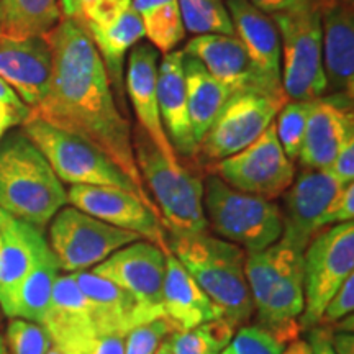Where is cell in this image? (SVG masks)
Instances as JSON below:
<instances>
[{"label": "cell", "instance_id": "1", "mask_svg": "<svg viewBox=\"0 0 354 354\" xmlns=\"http://www.w3.org/2000/svg\"><path fill=\"white\" fill-rule=\"evenodd\" d=\"M46 38L53 53L51 77L43 100L30 113L95 146L153 201L136 165L130 123L118 109L91 37L76 21L63 19Z\"/></svg>", "mask_w": 354, "mask_h": 354}, {"label": "cell", "instance_id": "2", "mask_svg": "<svg viewBox=\"0 0 354 354\" xmlns=\"http://www.w3.org/2000/svg\"><path fill=\"white\" fill-rule=\"evenodd\" d=\"M169 251L218 308L233 328L251 320L254 307L245 274L243 248L209 233L171 234Z\"/></svg>", "mask_w": 354, "mask_h": 354}, {"label": "cell", "instance_id": "3", "mask_svg": "<svg viewBox=\"0 0 354 354\" xmlns=\"http://www.w3.org/2000/svg\"><path fill=\"white\" fill-rule=\"evenodd\" d=\"M245 274L258 325L279 342H295L305 305L304 253L279 240L258 253H246Z\"/></svg>", "mask_w": 354, "mask_h": 354}, {"label": "cell", "instance_id": "4", "mask_svg": "<svg viewBox=\"0 0 354 354\" xmlns=\"http://www.w3.org/2000/svg\"><path fill=\"white\" fill-rule=\"evenodd\" d=\"M68 205V194L50 162L24 131L0 140V209L44 228Z\"/></svg>", "mask_w": 354, "mask_h": 354}, {"label": "cell", "instance_id": "5", "mask_svg": "<svg viewBox=\"0 0 354 354\" xmlns=\"http://www.w3.org/2000/svg\"><path fill=\"white\" fill-rule=\"evenodd\" d=\"M141 179L151 190L159 218L169 234L205 233L203 183L183 166H171L141 130L133 138Z\"/></svg>", "mask_w": 354, "mask_h": 354}, {"label": "cell", "instance_id": "6", "mask_svg": "<svg viewBox=\"0 0 354 354\" xmlns=\"http://www.w3.org/2000/svg\"><path fill=\"white\" fill-rule=\"evenodd\" d=\"M281 38V79L287 100H315L326 92L320 0H302L272 13Z\"/></svg>", "mask_w": 354, "mask_h": 354}, {"label": "cell", "instance_id": "7", "mask_svg": "<svg viewBox=\"0 0 354 354\" xmlns=\"http://www.w3.org/2000/svg\"><path fill=\"white\" fill-rule=\"evenodd\" d=\"M21 131L46 158L61 183L71 185H105L128 190L141 198L159 216L153 201L145 197L140 189L95 146L32 113L21 125Z\"/></svg>", "mask_w": 354, "mask_h": 354}, {"label": "cell", "instance_id": "8", "mask_svg": "<svg viewBox=\"0 0 354 354\" xmlns=\"http://www.w3.org/2000/svg\"><path fill=\"white\" fill-rule=\"evenodd\" d=\"M203 210L207 223L221 240L258 253L282 236L281 209L269 198L240 192L218 176H209L203 184Z\"/></svg>", "mask_w": 354, "mask_h": 354}, {"label": "cell", "instance_id": "9", "mask_svg": "<svg viewBox=\"0 0 354 354\" xmlns=\"http://www.w3.org/2000/svg\"><path fill=\"white\" fill-rule=\"evenodd\" d=\"M354 274V223L320 230L304 251V312L300 330L318 325L326 304Z\"/></svg>", "mask_w": 354, "mask_h": 354}, {"label": "cell", "instance_id": "10", "mask_svg": "<svg viewBox=\"0 0 354 354\" xmlns=\"http://www.w3.org/2000/svg\"><path fill=\"white\" fill-rule=\"evenodd\" d=\"M50 245L66 272L88 271L140 234L112 227L74 207H63L50 221Z\"/></svg>", "mask_w": 354, "mask_h": 354}, {"label": "cell", "instance_id": "11", "mask_svg": "<svg viewBox=\"0 0 354 354\" xmlns=\"http://www.w3.org/2000/svg\"><path fill=\"white\" fill-rule=\"evenodd\" d=\"M214 172L230 187L269 201L282 196L295 179L294 161L279 143L274 122L254 143L215 161Z\"/></svg>", "mask_w": 354, "mask_h": 354}, {"label": "cell", "instance_id": "12", "mask_svg": "<svg viewBox=\"0 0 354 354\" xmlns=\"http://www.w3.org/2000/svg\"><path fill=\"white\" fill-rule=\"evenodd\" d=\"M284 104L286 100L258 92L232 95L198 143V154L215 162L240 153L268 130Z\"/></svg>", "mask_w": 354, "mask_h": 354}, {"label": "cell", "instance_id": "13", "mask_svg": "<svg viewBox=\"0 0 354 354\" xmlns=\"http://www.w3.org/2000/svg\"><path fill=\"white\" fill-rule=\"evenodd\" d=\"M66 194L68 203L74 209L112 227L140 234L161 250H169L166 230L159 216L135 194L105 185H71Z\"/></svg>", "mask_w": 354, "mask_h": 354}, {"label": "cell", "instance_id": "14", "mask_svg": "<svg viewBox=\"0 0 354 354\" xmlns=\"http://www.w3.org/2000/svg\"><path fill=\"white\" fill-rule=\"evenodd\" d=\"M342 185L328 171L307 169L295 176L286 190L281 241L304 253L312 238L322 230V216Z\"/></svg>", "mask_w": 354, "mask_h": 354}, {"label": "cell", "instance_id": "15", "mask_svg": "<svg viewBox=\"0 0 354 354\" xmlns=\"http://www.w3.org/2000/svg\"><path fill=\"white\" fill-rule=\"evenodd\" d=\"M91 272L112 281L135 295L146 307L165 315L162 286L166 274V251L154 243L133 241L94 266Z\"/></svg>", "mask_w": 354, "mask_h": 354}, {"label": "cell", "instance_id": "16", "mask_svg": "<svg viewBox=\"0 0 354 354\" xmlns=\"http://www.w3.org/2000/svg\"><path fill=\"white\" fill-rule=\"evenodd\" d=\"M183 51L184 55L201 61L212 76L223 84L233 95L241 92H258L287 102L284 92L271 86L261 76L234 35H196L189 39Z\"/></svg>", "mask_w": 354, "mask_h": 354}, {"label": "cell", "instance_id": "17", "mask_svg": "<svg viewBox=\"0 0 354 354\" xmlns=\"http://www.w3.org/2000/svg\"><path fill=\"white\" fill-rule=\"evenodd\" d=\"M159 51L149 43H138L128 53L125 92L141 130L171 166H180L179 156L167 138L158 105Z\"/></svg>", "mask_w": 354, "mask_h": 354}, {"label": "cell", "instance_id": "18", "mask_svg": "<svg viewBox=\"0 0 354 354\" xmlns=\"http://www.w3.org/2000/svg\"><path fill=\"white\" fill-rule=\"evenodd\" d=\"M53 53L44 37H7L0 33V79L19 94L30 110L37 109L48 91Z\"/></svg>", "mask_w": 354, "mask_h": 354}, {"label": "cell", "instance_id": "19", "mask_svg": "<svg viewBox=\"0 0 354 354\" xmlns=\"http://www.w3.org/2000/svg\"><path fill=\"white\" fill-rule=\"evenodd\" d=\"M0 307L13 318L19 290L44 251L50 248L43 230L0 209Z\"/></svg>", "mask_w": 354, "mask_h": 354}, {"label": "cell", "instance_id": "20", "mask_svg": "<svg viewBox=\"0 0 354 354\" xmlns=\"http://www.w3.org/2000/svg\"><path fill=\"white\" fill-rule=\"evenodd\" d=\"M323 69L326 91L353 102L354 10L353 0H320Z\"/></svg>", "mask_w": 354, "mask_h": 354}, {"label": "cell", "instance_id": "21", "mask_svg": "<svg viewBox=\"0 0 354 354\" xmlns=\"http://www.w3.org/2000/svg\"><path fill=\"white\" fill-rule=\"evenodd\" d=\"M69 274H73L74 281L87 299L99 335L127 336L136 326L165 318L161 312L146 307L135 295L112 281L95 276L91 271Z\"/></svg>", "mask_w": 354, "mask_h": 354}, {"label": "cell", "instance_id": "22", "mask_svg": "<svg viewBox=\"0 0 354 354\" xmlns=\"http://www.w3.org/2000/svg\"><path fill=\"white\" fill-rule=\"evenodd\" d=\"M225 6L232 19L234 37L241 41L251 63L266 81L284 92L281 79V38L271 15L259 10L250 0H225Z\"/></svg>", "mask_w": 354, "mask_h": 354}, {"label": "cell", "instance_id": "23", "mask_svg": "<svg viewBox=\"0 0 354 354\" xmlns=\"http://www.w3.org/2000/svg\"><path fill=\"white\" fill-rule=\"evenodd\" d=\"M339 100L346 99L331 95L313 102L299 154L300 165L307 169L330 171L343 141L354 131L353 113L348 112L349 100L342 104Z\"/></svg>", "mask_w": 354, "mask_h": 354}, {"label": "cell", "instance_id": "24", "mask_svg": "<svg viewBox=\"0 0 354 354\" xmlns=\"http://www.w3.org/2000/svg\"><path fill=\"white\" fill-rule=\"evenodd\" d=\"M158 105L162 125L177 154L196 158L198 145L190 125L184 81V51L174 50L162 56L158 66Z\"/></svg>", "mask_w": 354, "mask_h": 354}, {"label": "cell", "instance_id": "25", "mask_svg": "<svg viewBox=\"0 0 354 354\" xmlns=\"http://www.w3.org/2000/svg\"><path fill=\"white\" fill-rule=\"evenodd\" d=\"M104 61L118 99H125V57L145 38L143 24L131 2L112 15L82 26Z\"/></svg>", "mask_w": 354, "mask_h": 354}, {"label": "cell", "instance_id": "26", "mask_svg": "<svg viewBox=\"0 0 354 354\" xmlns=\"http://www.w3.org/2000/svg\"><path fill=\"white\" fill-rule=\"evenodd\" d=\"M41 325L50 335L53 346L61 353L69 351L99 335L87 299L84 297L73 274L57 277L50 308Z\"/></svg>", "mask_w": 354, "mask_h": 354}, {"label": "cell", "instance_id": "27", "mask_svg": "<svg viewBox=\"0 0 354 354\" xmlns=\"http://www.w3.org/2000/svg\"><path fill=\"white\" fill-rule=\"evenodd\" d=\"M162 312L174 331L190 330L202 323L216 320L218 308L190 276L183 263L166 251V274L162 286Z\"/></svg>", "mask_w": 354, "mask_h": 354}, {"label": "cell", "instance_id": "28", "mask_svg": "<svg viewBox=\"0 0 354 354\" xmlns=\"http://www.w3.org/2000/svg\"><path fill=\"white\" fill-rule=\"evenodd\" d=\"M184 81L190 125L198 145L233 94L201 61L187 55H184Z\"/></svg>", "mask_w": 354, "mask_h": 354}, {"label": "cell", "instance_id": "29", "mask_svg": "<svg viewBox=\"0 0 354 354\" xmlns=\"http://www.w3.org/2000/svg\"><path fill=\"white\" fill-rule=\"evenodd\" d=\"M63 20L59 0H0V33L44 37Z\"/></svg>", "mask_w": 354, "mask_h": 354}, {"label": "cell", "instance_id": "30", "mask_svg": "<svg viewBox=\"0 0 354 354\" xmlns=\"http://www.w3.org/2000/svg\"><path fill=\"white\" fill-rule=\"evenodd\" d=\"M131 6L143 24L145 38L162 55L184 41L187 32L177 0H131Z\"/></svg>", "mask_w": 354, "mask_h": 354}, {"label": "cell", "instance_id": "31", "mask_svg": "<svg viewBox=\"0 0 354 354\" xmlns=\"http://www.w3.org/2000/svg\"><path fill=\"white\" fill-rule=\"evenodd\" d=\"M59 263L51 248H48L20 287L13 318H24L41 325L50 308L53 289L59 277Z\"/></svg>", "mask_w": 354, "mask_h": 354}, {"label": "cell", "instance_id": "32", "mask_svg": "<svg viewBox=\"0 0 354 354\" xmlns=\"http://www.w3.org/2000/svg\"><path fill=\"white\" fill-rule=\"evenodd\" d=\"M233 335V326L223 318H216L190 330L174 331L169 342L174 354H220Z\"/></svg>", "mask_w": 354, "mask_h": 354}, {"label": "cell", "instance_id": "33", "mask_svg": "<svg viewBox=\"0 0 354 354\" xmlns=\"http://www.w3.org/2000/svg\"><path fill=\"white\" fill-rule=\"evenodd\" d=\"M185 32L194 35H234L225 0H177Z\"/></svg>", "mask_w": 354, "mask_h": 354}, {"label": "cell", "instance_id": "34", "mask_svg": "<svg viewBox=\"0 0 354 354\" xmlns=\"http://www.w3.org/2000/svg\"><path fill=\"white\" fill-rule=\"evenodd\" d=\"M315 100H287L276 115L274 128L277 140L290 161L299 159L305 128Z\"/></svg>", "mask_w": 354, "mask_h": 354}, {"label": "cell", "instance_id": "35", "mask_svg": "<svg viewBox=\"0 0 354 354\" xmlns=\"http://www.w3.org/2000/svg\"><path fill=\"white\" fill-rule=\"evenodd\" d=\"M7 354H46L53 342L43 325L24 318H12L6 336Z\"/></svg>", "mask_w": 354, "mask_h": 354}, {"label": "cell", "instance_id": "36", "mask_svg": "<svg viewBox=\"0 0 354 354\" xmlns=\"http://www.w3.org/2000/svg\"><path fill=\"white\" fill-rule=\"evenodd\" d=\"M286 343L259 325L241 326L220 354H282Z\"/></svg>", "mask_w": 354, "mask_h": 354}, {"label": "cell", "instance_id": "37", "mask_svg": "<svg viewBox=\"0 0 354 354\" xmlns=\"http://www.w3.org/2000/svg\"><path fill=\"white\" fill-rule=\"evenodd\" d=\"M172 333L166 318H158L145 325L136 326L125 336L123 354H154L165 339Z\"/></svg>", "mask_w": 354, "mask_h": 354}, {"label": "cell", "instance_id": "38", "mask_svg": "<svg viewBox=\"0 0 354 354\" xmlns=\"http://www.w3.org/2000/svg\"><path fill=\"white\" fill-rule=\"evenodd\" d=\"M30 112L32 110L24 104L19 94L3 79H0V140L12 128L24 125Z\"/></svg>", "mask_w": 354, "mask_h": 354}, {"label": "cell", "instance_id": "39", "mask_svg": "<svg viewBox=\"0 0 354 354\" xmlns=\"http://www.w3.org/2000/svg\"><path fill=\"white\" fill-rule=\"evenodd\" d=\"M353 308H354V274L343 282V286L336 290V294L330 299V302L326 304L325 310H323V315L317 326H326V328H330V326H333L335 323L343 320L344 317L351 315Z\"/></svg>", "mask_w": 354, "mask_h": 354}, {"label": "cell", "instance_id": "40", "mask_svg": "<svg viewBox=\"0 0 354 354\" xmlns=\"http://www.w3.org/2000/svg\"><path fill=\"white\" fill-rule=\"evenodd\" d=\"M354 216V184H346L338 190L333 201L326 207L325 214L322 216V230L331 225L346 223L353 221Z\"/></svg>", "mask_w": 354, "mask_h": 354}, {"label": "cell", "instance_id": "41", "mask_svg": "<svg viewBox=\"0 0 354 354\" xmlns=\"http://www.w3.org/2000/svg\"><path fill=\"white\" fill-rule=\"evenodd\" d=\"M59 7L63 19L76 21L79 26H86L100 19L104 0H59Z\"/></svg>", "mask_w": 354, "mask_h": 354}, {"label": "cell", "instance_id": "42", "mask_svg": "<svg viewBox=\"0 0 354 354\" xmlns=\"http://www.w3.org/2000/svg\"><path fill=\"white\" fill-rule=\"evenodd\" d=\"M328 172L342 187L354 180V131L349 133L346 140L343 141Z\"/></svg>", "mask_w": 354, "mask_h": 354}, {"label": "cell", "instance_id": "43", "mask_svg": "<svg viewBox=\"0 0 354 354\" xmlns=\"http://www.w3.org/2000/svg\"><path fill=\"white\" fill-rule=\"evenodd\" d=\"M123 348H125V336L97 335L63 354H123Z\"/></svg>", "mask_w": 354, "mask_h": 354}, {"label": "cell", "instance_id": "44", "mask_svg": "<svg viewBox=\"0 0 354 354\" xmlns=\"http://www.w3.org/2000/svg\"><path fill=\"white\" fill-rule=\"evenodd\" d=\"M310 354H336L331 346V331L326 326L310 328Z\"/></svg>", "mask_w": 354, "mask_h": 354}, {"label": "cell", "instance_id": "45", "mask_svg": "<svg viewBox=\"0 0 354 354\" xmlns=\"http://www.w3.org/2000/svg\"><path fill=\"white\" fill-rule=\"evenodd\" d=\"M254 7H258L259 10H263L269 15L277 12L289 10V8L299 6L302 0H250Z\"/></svg>", "mask_w": 354, "mask_h": 354}, {"label": "cell", "instance_id": "46", "mask_svg": "<svg viewBox=\"0 0 354 354\" xmlns=\"http://www.w3.org/2000/svg\"><path fill=\"white\" fill-rule=\"evenodd\" d=\"M331 346L336 354H354L353 333H331Z\"/></svg>", "mask_w": 354, "mask_h": 354}, {"label": "cell", "instance_id": "47", "mask_svg": "<svg viewBox=\"0 0 354 354\" xmlns=\"http://www.w3.org/2000/svg\"><path fill=\"white\" fill-rule=\"evenodd\" d=\"M130 2L131 0H104V12H102L100 19H105V17L112 15V13L117 12L118 8H122L123 6H127V3H130Z\"/></svg>", "mask_w": 354, "mask_h": 354}, {"label": "cell", "instance_id": "48", "mask_svg": "<svg viewBox=\"0 0 354 354\" xmlns=\"http://www.w3.org/2000/svg\"><path fill=\"white\" fill-rule=\"evenodd\" d=\"M282 354H310V346L307 342L302 339H295L289 344V348H286V351Z\"/></svg>", "mask_w": 354, "mask_h": 354}, {"label": "cell", "instance_id": "49", "mask_svg": "<svg viewBox=\"0 0 354 354\" xmlns=\"http://www.w3.org/2000/svg\"><path fill=\"white\" fill-rule=\"evenodd\" d=\"M154 354H174V353H172V346H171L169 338H166L165 342L159 344V348L156 349V353H154Z\"/></svg>", "mask_w": 354, "mask_h": 354}, {"label": "cell", "instance_id": "50", "mask_svg": "<svg viewBox=\"0 0 354 354\" xmlns=\"http://www.w3.org/2000/svg\"><path fill=\"white\" fill-rule=\"evenodd\" d=\"M46 354H63V353H61L59 349H57L56 346H51V348H50V351H48Z\"/></svg>", "mask_w": 354, "mask_h": 354}, {"label": "cell", "instance_id": "51", "mask_svg": "<svg viewBox=\"0 0 354 354\" xmlns=\"http://www.w3.org/2000/svg\"><path fill=\"white\" fill-rule=\"evenodd\" d=\"M0 248H2V238H0Z\"/></svg>", "mask_w": 354, "mask_h": 354}]
</instances>
